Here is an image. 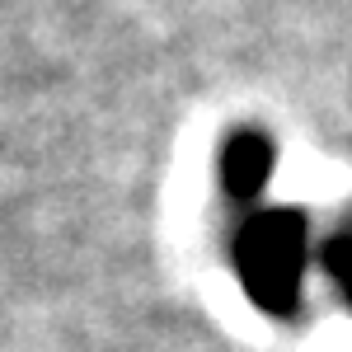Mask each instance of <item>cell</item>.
Returning a JSON list of instances; mask_svg holds the SVG:
<instances>
[{
  "mask_svg": "<svg viewBox=\"0 0 352 352\" xmlns=\"http://www.w3.org/2000/svg\"><path fill=\"white\" fill-rule=\"evenodd\" d=\"M268 151L249 136V141H235L230 146V155H226V188H230V197H244V192H258V184L268 179Z\"/></svg>",
  "mask_w": 352,
  "mask_h": 352,
  "instance_id": "2",
  "label": "cell"
},
{
  "mask_svg": "<svg viewBox=\"0 0 352 352\" xmlns=\"http://www.w3.org/2000/svg\"><path fill=\"white\" fill-rule=\"evenodd\" d=\"M300 221L296 217H263L244 230L240 249V268L249 277V292L272 305L287 310L296 296V277H300Z\"/></svg>",
  "mask_w": 352,
  "mask_h": 352,
  "instance_id": "1",
  "label": "cell"
}]
</instances>
